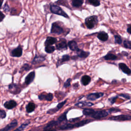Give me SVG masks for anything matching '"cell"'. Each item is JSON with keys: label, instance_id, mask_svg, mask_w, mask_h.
<instances>
[{"label": "cell", "instance_id": "1", "mask_svg": "<svg viewBox=\"0 0 131 131\" xmlns=\"http://www.w3.org/2000/svg\"><path fill=\"white\" fill-rule=\"evenodd\" d=\"M98 18L96 16H90L86 18L85 20V25L88 29H91L95 27L98 23Z\"/></svg>", "mask_w": 131, "mask_h": 131}, {"label": "cell", "instance_id": "2", "mask_svg": "<svg viewBox=\"0 0 131 131\" xmlns=\"http://www.w3.org/2000/svg\"><path fill=\"white\" fill-rule=\"evenodd\" d=\"M51 11L56 14L63 16L66 18H69L68 15L59 6L55 5H51L50 6Z\"/></svg>", "mask_w": 131, "mask_h": 131}, {"label": "cell", "instance_id": "3", "mask_svg": "<svg viewBox=\"0 0 131 131\" xmlns=\"http://www.w3.org/2000/svg\"><path fill=\"white\" fill-rule=\"evenodd\" d=\"M108 115V113L105 110H99V111H94L91 117L95 119H100L105 118Z\"/></svg>", "mask_w": 131, "mask_h": 131}, {"label": "cell", "instance_id": "4", "mask_svg": "<svg viewBox=\"0 0 131 131\" xmlns=\"http://www.w3.org/2000/svg\"><path fill=\"white\" fill-rule=\"evenodd\" d=\"M64 29L60 25H59L56 23H54L52 25L51 33L56 34H61L64 32Z\"/></svg>", "mask_w": 131, "mask_h": 131}, {"label": "cell", "instance_id": "5", "mask_svg": "<svg viewBox=\"0 0 131 131\" xmlns=\"http://www.w3.org/2000/svg\"><path fill=\"white\" fill-rule=\"evenodd\" d=\"M131 117L129 115H120L118 116H112L109 118L110 120H115V121H125L130 120Z\"/></svg>", "mask_w": 131, "mask_h": 131}, {"label": "cell", "instance_id": "6", "mask_svg": "<svg viewBox=\"0 0 131 131\" xmlns=\"http://www.w3.org/2000/svg\"><path fill=\"white\" fill-rule=\"evenodd\" d=\"M104 95V93H101V92L91 93L89 94L88 95H87L86 99L90 100H95L97 99H98L103 97Z\"/></svg>", "mask_w": 131, "mask_h": 131}, {"label": "cell", "instance_id": "7", "mask_svg": "<svg viewBox=\"0 0 131 131\" xmlns=\"http://www.w3.org/2000/svg\"><path fill=\"white\" fill-rule=\"evenodd\" d=\"M68 45L67 44L66 40L65 39H61L60 41L57 43L56 47L57 50H66L67 49Z\"/></svg>", "mask_w": 131, "mask_h": 131}, {"label": "cell", "instance_id": "8", "mask_svg": "<svg viewBox=\"0 0 131 131\" xmlns=\"http://www.w3.org/2000/svg\"><path fill=\"white\" fill-rule=\"evenodd\" d=\"M18 124V122L16 120H13L9 124L7 125L5 127L0 129V131H8L14 128Z\"/></svg>", "mask_w": 131, "mask_h": 131}, {"label": "cell", "instance_id": "9", "mask_svg": "<svg viewBox=\"0 0 131 131\" xmlns=\"http://www.w3.org/2000/svg\"><path fill=\"white\" fill-rule=\"evenodd\" d=\"M38 98L40 100H46L47 101H51L53 98V95L52 93L44 94L42 93L38 96Z\"/></svg>", "mask_w": 131, "mask_h": 131}, {"label": "cell", "instance_id": "10", "mask_svg": "<svg viewBox=\"0 0 131 131\" xmlns=\"http://www.w3.org/2000/svg\"><path fill=\"white\" fill-rule=\"evenodd\" d=\"M119 67L120 69L126 74L129 75L131 74V70L130 69L126 66V64L124 63H119Z\"/></svg>", "mask_w": 131, "mask_h": 131}, {"label": "cell", "instance_id": "11", "mask_svg": "<svg viewBox=\"0 0 131 131\" xmlns=\"http://www.w3.org/2000/svg\"><path fill=\"white\" fill-rule=\"evenodd\" d=\"M66 102H67V100H65V101H63V102H62V103L59 104L56 108L49 110L47 112V113H48V114H54V113H56V112L57 111H58L60 109H61L63 107H64V106L66 104Z\"/></svg>", "mask_w": 131, "mask_h": 131}, {"label": "cell", "instance_id": "12", "mask_svg": "<svg viewBox=\"0 0 131 131\" xmlns=\"http://www.w3.org/2000/svg\"><path fill=\"white\" fill-rule=\"evenodd\" d=\"M23 50L21 46H19L17 48L14 49L11 53V55L13 57H21L22 55Z\"/></svg>", "mask_w": 131, "mask_h": 131}, {"label": "cell", "instance_id": "13", "mask_svg": "<svg viewBox=\"0 0 131 131\" xmlns=\"http://www.w3.org/2000/svg\"><path fill=\"white\" fill-rule=\"evenodd\" d=\"M9 89L11 93L14 94H18L21 91V89L19 86L16 84H11L9 86Z\"/></svg>", "mask_w": 131, "mask_h": 131}, {"label": "cell", "instance_id": "14", "mask_svg": "<svg viewBox=\"0 0 131 131\" xmlns=\"http://www.w3.org/2000/svg\"><path fill=\"white\" fill-rule=\"evenodd\" d=\"M68 47L72 51H76L77 52L79 49L77 46V42L75 41H74V40L70 41L68 42Z\"/></svg>", "mask_w": 131, "mask_h": 131}, {"label": "cell", "instance_id": "15", "mask_svg": "<svg viewBox=\"0 0 131 131\" xmlns=\"http://www.w3.org/2000/svg\"><path fill=\"white\" fill-rule=\"evenodd\" d=\"M35 77V72H32L30 73L25 78V83L26 84H29L34 80Z\"/></svg>", "mask_w": 131, "mask_h": 131}, {"label": "cell", "instance_id": "16", "mask_svg": "<svg viewBox=\"0 0 131 131\" xmlns=\"http://www.w3.org/2000/svg\"><path fill=\"white\" fill-rule=\"evenodd\" d=\"M17 103L14 100H11L6 102L4 104V107L6 109L10 110V109H12L14 108V107H16L17 106Z\"/></svg>", "mask_w": 131, "mask_h": 131}, {"label": "cell", "instance_id": "17", "mask_svg": "<svg viewBox=\"0 0 131 131\" xmlns=\"http://www.w3.org/2000/svg\"><path fill=\"white\" fill-rule=\"evenodd\" d=\"M97 37L100 40H101L103 41H105L108 40V39L109 38V36L107 33H106L105 32L102 31V32H100L98 33Z\"/></svg>", "mask_w": 131, "mask_h": 131}, {"label": "cell", "instance_id": "18", "mask_svg": "<svg viewBox=\"0 0 131 131\" xmlns=\"http://www.w3.org/2000/svg\"><path fill=\"white\" fill-rule=\"evenodd\" d=\"M56 41H57V39L56 38L49 36L47 38L45 44L46 46H51L52 45L54 44L56 42Z\"/></svg>", "mask_w": 131, "mask_h": 131}, {"label": "cell", "instance_id": "19", "mask_svg": "<svg viewBox=\"0 0 131 131\" xmlns=\"http://www.w3.org/2000/svg\"><path fill=\"white\" fill-rule=\"evenodd\" d=\"M77 56L82 59H86L90 54V53L89 52H85L83 50H80V49L77 51Z\"/></svg>", "mask_w": 131, "mask_h": 131}, {"label": "cell", "instance_id": "20", "mask_svg": "<svg viewBox=\"0 0 131 131\" xmlns=\"http://www.w3.org/2000/svg\"><path fill=\"white\" fill-rule=\"evenodd\" d=\"M91 77L88 76V75H84L82 77H81V82L82 83V84L85 86L86 85H88L91 81Z\"/></svg>", "mask_w": 131, "mask_h": 131}, {"label": "cell", "instance_id": "21", "mask_svg": "<svg viewBox=\"0 0 131 131\" xmlns=\"http://www.w3.org/2000/svg\"><path fill=\"white\" fill-rule=\"evenodd\" d=\"M93 105H94V104L91 103L85 102V101L79 102L75 105V106H76L77 107H80V108H82L84 107H91Z\"/></svg>", "mask_w": 131, "mask_h": 131}, {"label": "cell", "instance_id": "22", "mask_svg": "<svg viewBox=\"0 0 131 131\" xmlns=\"http://www.w3.org/2000/svg\"><path fill=\"white\" fill-rule=\"evenodd\" d=\"M92 121V120H82L80 121L79 122H78L77 123H76L74 124V127H81L82 126L86 124H88L90 122H91Z\"/></svg>", "mask_w": 131, "mask_h": 131}, {"label": "cell", "instance_id": "23", "mask_svg": "<svg viewBox=\"0 0 131 131\" xmlns=\"http://www.w3.org/2000/svg\"><path fill=\"white\" fill-rule=\"evenodd\" d=\"M45 58L43 57V56H36L35 57V58L34 59V60H33L32 63L33 64L35 65V64H36L37 63L42 62H43V61H45Z\"/></svg>", "mask_w": 131, "mask_h": 131}, {"label": "cell", "instance_id": "24", "mask_svg": "<svg viewBox=\"0 0 131 131\" xmlns=\"http://www.w3.org/2000/svg\"><path fill=\"white\" fill-rule=\"evenodd\" d=\"M74 127V125L72 124H66L61 126L60 127V129L62 130H67L72 129Z\"/></svg>", "mask_w": 131, "mask_h": 131}, {"label": "cell", "instance_id": "25", "mask_svg": "<svg viewBox=\"0 0 131 131\" xmlns=\"http://www.w3.org/2000/svg\"><path fill=\"white\" fill-rule=\"evenodd\" d=\"M35 108V105L33 103H29L27 107H26V110L28 113H31L34 111Z\"/></svg>", "mask_w": 131, "mask_h": 131}, {"label": "cell", "instance_id": "26", "mask_svg": "<svg viewBox=\"0 0 131 131\" xmlns=\"http://www.w3.org/2000/svg\"><path fill=\"white\" fill-rule=\"evenodd\" d=\"M104 58L105 60H106L107 61H109V60L114 61V60H116L117 59V57L113 54L108 53L106 56H105L104 57Z\"/></svg>", "mask_w": 131, "mask_h": 131}, {"label": "cell", "instance_id": "27", "mask_svg": "<svg viewBox=\"0 0 131 131\" xmlns=\"http://www.w3.org/2000/svg\"><path fill=\"white\" fill-rule=\"evenodd\" d=\"M83 1L81 0H74L72 2V5L75 7H79L82 5Z\"/></svg>", "mask_w": 131, "mask_h": 131}, {"label": "cell", "instance_id": "28", "mask_svg": "<svg viewBox=\"0 0 131 131\" xmlns=\"http://www.w3.org/2000/svg\"><path fill=\"white\" fill-rule=\"evenodd\" d=\"M94 110L91 109H84L82 112L83 115H85V116H91V115H92L93 112H94Z\"/></svg>", "mask_w": 131, "mask_h": 131}, {"label": "cell", "instance_id": "29", "mask_svg": "<svg viewBox=\"0 0 131 131\" xmlns=\"http://www.w3.org/2000/svg\"><path fill=\"white\" fill-rule=\"evenodd\" d=\"M57 124H58V122L57 121H54V120H52V121L49 122L47 124V125L45 127L44 129H50L51 127H52L53 126H54L55 125H56Z\"/></svg>", "mask_w": 131, "mask_h": 131}, {"label": "cell", "instance_id": "30", "mask_svg": "<svg viewBox=\"0 0 131 131\" xmlns=\"http://www.w3.org/2000/svg\"><path fill=\"white\" fill-rule=\"evenodd\" d=\"M88 2L92 5L97 7L100 5V3L99 1H97V0H89Z\"/></svg>", "mask_w": 131, "mask_h": 131}, {"label": "cell", "instance_id": "31", "mask_svg": "<svg viewBox=\"0 0 131 131\" xmlns=\"http://www.w3.org/2000/svg\"><path fill=\"white\" fill-rule=\"evenodd\" d=\"M45 51L48 53H51L55 51V47L52 46H48L45 48Z\"/></svg>", "mask_w": 131, "mask_h": 131}, {"label": "cell", "instance_id": "32", "mask_svg": "<svg viewBox=\"0 0 131 131\" xmlns=\"http://www.w3.org/2000/svg\"><path fill=\"white\" fill-rule=\"evenodd\" d=\"M29 123H23V124H22L20 126H19L18 128H17L16 129L14 130L13 131H22L24 129H25L29 124Z\"/></svg>", "mask_w": 131, "mask_h": 131}, {"label": "cell", "instance_id": "33", "mask_svg": "<svg viewBox=\"0 0 131 131\" xmlns=\"http://www.w3.org/2000/svg\"><path fill=\"white\" fill-rule=\"evenodd\" d=\"M124 47L127 49H131V41L127 40H125L123 41Z\"/></svg>", "mask_w": 131, "mask_h": 131}, {"label": "cell", "instance_id": "34", "mask_svg": "<svg viewBox=\"0 0 131 131\" xmlns=\"http://www.w3.org/2000/svg\"><path fill=\"white\" fill-rule=\"evenodd\" d=\"M115 37V42L116 43H118V44H121L122 43V39L121 38V37L118 35H115L114 36Z\"/></svg>", "mask_w": 131, "mask_h": 131}, {"label": "cell", "instance_id": "35", "mask_svg": "<svg viewBox=\"0 0 131 131\" xmlns=\"http://www.w3.org/2000/svg\"><path fill=\"white\" fill-rule=\"evenodd\" d=\"M66 113L63 114V115H62L61 116H60L57 119V122H61L64 121V120H65L66 119Z\"/></svg>", "mask_w": 131, "mask_h": 131}, {"label": "cell", "instance_id": "36", "mask_svg": "<svg viewBox=\"0 0 131 131\" xmlns=\"http://www.w3.org/2000/svg\"><path fill=\"white\" fill-rule=\"evenodd\" d=\"M69 60H70V56L68 55H64V56H63L62 59L61 60L60 63L65 62L69 61Z\"/></svg>", "mask_w": 131, "mask_h": 131}, {"label": "cell", "instance_id": "37", "mask_svg": "<svg viewBox=\"0 0 131 131\" xmlns=\"http://www.w3.org/2000/svg\"><path fill=\"white\" fill-rule=\"evenodd\" d=\"M71 78H69L65 82L64 84V86L65 87V88H68V87L70 86V85H71Z\"/></svg>", "mask_w": 131, "mask_h": 131}, {"label": "cell", "instance_id": "38", "mask_svg": "<svg viewBox=\"0 0 131 131\" xmlns=\"http://www.w3.org/2000/svg\"><path fill=\"white\" fill-rule=\"evenodd\" d=\"M6 116V113L5 111L2 110H0V118H5Z\"/></svg>", "mask_w": 131, "mask_h": 131}, {"label": "cell", "instance_id": "39", "mask_svg": "<svg viewBox=\"0 0 131 131\" xmlns=\"http://www.w3.org/2000/svg\"><path fill=\"white\" fill-rule=\"evenodd\" d=\"M120 110L119 109H115V108H111L109 110V112L110 113H115V112H120Z\"/></svg>", "mask_w": 131, "mask_h": 131}, {"label": "cell", "instance_id": "40", "mask_svg": "<svg viewBox=\"0 0 131 131\" xmlns=\"http://www.w3.org/2000/svg\"><path fill=\"white\" fill-rule=\"evenodd\" d=\"M30 67L29 66V65H28V64H25L23 66V67H22V69L23 70H26V71H28V70H29V69H30Z\"/></svg>", "mask_w": 131, "mask_h": 131}, {"label": "cell", "instance_id": "41", "mask_svg": "<svg viewBox=\"0 0 131 131\" xmlns=\"http://www.w3.org/2000/svg\"><path fill=\"white\" fill-rule=\"evenodd\" d=\"M117 97H118V96H115V97H112L109 99V101L111 102V104H113L115 102L116 99L117 98Z\"/></svg>", "mask_w": 131, "mask_h": 131}, {"label": "cell", "instance_id": "42", "mask_svg": "<svg viewBox=\"0 0 131 131\" xmlns=\"http://www.w3.org/2000/svg\"><path fill=\"white\" fill-rule=\"evenodd\" d=\"M119 96H121V97H123V98H125L126 99H129L130 98V96L128 95H127V94H120Z\"/></svg>", "mask_w": 131, "mask_h": 131}, {"label": "cell", "instance_id": "43", "mask_svg": "<svg viewBox=\"0 0 131 131\" xmlns=\"http://www.w3.org/2000/svg\"><path fill=\"white\" fill-rule=\"evenodd\" d=\"M5 15L1 12L0 11V22H1L5 18Z\"/></svg>", "mask_w": 131, "mask_h": 131}, {"label": "cell", "instance_id": "44", "mask_svg": "<svg viewBox=\"0 0 131 131\" xmlns=\"http://www.w3.org/2000/svg\"><path fill=\"white\" fill-rule=\"evenodd\" d=\"M127 32L128 33L131 34V24H130L128 26V27H127Z\"/></svg>", "mask_w": 131, "mask_h": 131}, {"label": "cell", "instance_id": "45", "mask_svg": "<svg viewBox=\"0 0 131 131\" xmlns=\"http://www.w3.org/2000/svg\"><path fill=\"white\" fill-rule=\"evenodd\" d=\"M4 10L5 11H8L9 10V6L6 4L5 5V6L4 7Z\"/></svg>", "mask_w": 131, "mask_h": 131}, {"label": "cell", "instance_id": "46", "mask_svg": "<svg viewBox=\"0 0 131 131\" xmlns=\"http://www.w3.org/2000/svg\"><path fill=\"white\" fill-rule=\"evenodd\" d=\"M42 131H56L55 129H44Z\"/></svg>", "mask_w": 131, "mask_h": 131}, {"label": "cell", "instance_id": "47", "mask_svg": "<svg viewBox=\"0 0 131 131\" xmlns=\"http://www.w3.org/2000/svg\"><path fill=\"white\" fill-rule=\"evenodd\" d=\"M3 1H1V0H0V8L1 7V6H2V3H3Z\"/></svg>", "mask_w": 131, "mask_h": 131}, {"label": "cell", "instance_id": "48", "mask_svg": "<svg viewBox=\"0 0 131 131\" xmlns=\"http://www.w3.org/2000/svg\"><path fill=\"white\" fill-rule=\"evenodd\" d=\"M29 131H31V130H29Z\"/></svg>", "mask_w": 131, "mask_h": 131}, {"label": "cell", "instance_id": "49", "mask_svg": "<svg viewBox=\"0 0 131 131\" xmlns=\"http://www.w3.org/2000/svg\"><path fill=\"white\" fill-rule=\"evenodd\" d=\"M130 103H131V101H130Z\"/></svg>", "mask_w": 131, "mask_h": 131}]
</instances>
